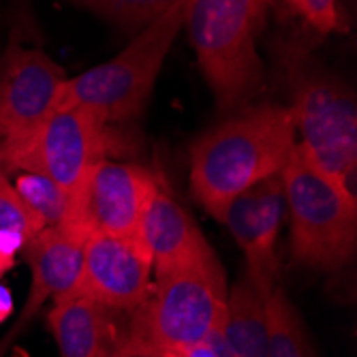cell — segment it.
Instances as JSON below:
<instances>
[{"label":"cell","instance_id":"cell-13","mask_svg":"<svg viewBox=\"0 0 357 357\" xmlns=\"http://www.w3.org/2000/svg\"><path fill=\"white\" fill-rule=\"evenodd\" d=\"M137 238L152 257L156 278L214 255L197 222L160 186L144 212Z\"/></svg>","mask_w":357,"mask_h":357},{"label":"cell","instance_id":"cell-21","mask_svg":"<svg viewBox=\"0 0 357 357\" xmlns=\"http://www.w3.org/2000/svg\"><path fill=\"white\" fill-rule=\"evenodd\" d=\"M107 357H163V351L152 344L146 336L131 330L122 340H118Z\"/></svg>","mask_w":357,"mask_h":357},{"label":"cell","instance_id":"cell-10","mask_svg":"<svg viewBox=\"0 0 357 357\" xmlns=\"http://www.w3.org/2000/svg\"><path fill=\"white\" fill-rule=\"evenodd\" d=\"M284 210V188L278 174L246 188L212 214L242 248L246 272L264 289V294L278 284L276 240Z\"/></svg>","mask_w":357,"mask_h":357},{"label":"cell","instance_id":"cell-19","mask_svg":"<svg viewBox=\"0 0 357 357\" xmlns=\"http://www.w3.org/2000/svg\"><path fill=\"white\" fill-rule=\"evenodd\" d=\"M41 229L45 227L20 199L7 174L0 172V234L17 236L28 244Z\"/></svg>","mask_w":357,"mask_h":357},{"label":"cell","instance_id":"cell-2","mask_svg":"<svg viewBox=\"0 0 357 357\" xmlns=\"http://www.w3.org/2000/svg\"><path fill=\"white\" fill-rule=\"evenodd\" d=\"M298 144L312 163L355 195L357 103L353 90L298 43L280 45Z\"/></svg>","mask_w":357,"mask_h":357},{"label":"cell","instance_id":"cell-9","mask_svg":"<svg viewBox=\"0 0 357 357\" xmlns=\"http://www.w3.org/2000/svg\"><path fill=\"white\" fill-rule=\"evenodd\" d=\"M156 188L158 182L146 167L107 156L86 176L69 222L84 227L90 236L135 238Z\"/></svg>","mask_w":357,"mask_h":357},{"label":"cell","instance_id":"cell-26","mask_svg":"<svg viewBox=\"0 0 357 357\" xmlns=\"http://www.w3.org/2000/svg\"><path fill=\"white\" fill-rule=\"evenodd\" d=\"M284 5L291 9V11H296V13H304V0H284Z\"/></svg>","mask_w":357,"mask_h":357},{"label":"cell","instance_id":"cell-15","mask_svg":"<svg viewBox=\"0 0 357 357\" xmlns=\"http://www.w3.org/2000/svg\"><path fill=\"white\" fill-rule=\"evenodd\" d=\"M222 334L236 357H268L266 294L248 272L227 294Z\"/></svg>","mask_w":357,"mask_h":357},{"label":"cell","instance_id":"cell-16","mask_svg":"<svg viewBox=\"0 0 357 357\" xmlns=\"http://www.w3.org/2000/svg\"><path fill=\"white\" fill-rule=\"evenodd\" d=\"M266 312L270 340L268 357H314L300 312L280 284H274L266 294Z\"/></svg>","mask_w":357,"mask_h":357},{"label":"cell","instance_id":"cell-6","mask_svg":"<svg viewBox=\"0 0 357 357\" xmlns=\"http://www.w3.org/2000/svg\"><path fill=\"white\" fill-rule=\"evenodd\" d=\"M227 276L216 255L158 276L133 328L160 351L188 349L225 326Z\"/></svg>","mask_w":357,"mask_h":357},{"label":"cell","instance_id":"cell-12","mask_svg":"<svg viewBox=\"0 0 357 357\" xmlns=\"http://www.w3.org/2000/svg\"><path fill=\"white\" fill-rule=\"evenodd\" d=\"M88 231L75 222L45 227L24 246V257L30 266V291L20 314V326L37 314L47 300H62L79 291L84 272V248Z\"/></svg>","mask_w":357,"mask_h":357},{"label":"cell","instance_id":"cell-22","mask_svg":"<svg viewBox=\"0 0 357 357\" xmlns=\"http://www.w3.org/2000/svg\"><path fill=\"white\" fill-rule=\"evenodd\" d=\"M204 344L208 347V351L212 353V357H236V353L231 351L229 342H227V338H225V334H222V328L216 330V332H212V334L204 340Z\"/></svg>","mask_w":357,"mask_h":357},{"label":"cell","instance_id":"cell-27","mask_svg":"<svg viewBox=\"0 0 357 357\" xmlns=\"http://www.w3.org/2000/svg\"><path fill=\"white\" fill-rule=\"evenodd\" d=\"M0 172H3V158H0Z\"/></svg>","mask_w":357,"mask_h":357},{"label":"cell","instance_id":"cell-17","mask_svg":"<svg viewBox=\"0 0 357 357\" xmlns=\"http://www.w3.org/2000/svg\"><path fill=\"white\" fill-rule=\"evenodd\" d=\"M11 184L26 208L37 216L43 227H54L71 220L73 197L47 176L37 172H15Z\"/></svg>","mask_w":357,"mask_h":357},{"label":"cell","instance_id":"cell-3","mask_svg":"<svg viewBox=\"0 0 357 357\" xmlns=\"http://www.w3.org/2000/svg\"><path fill=\"white\" fill-rule=\"evenodd\" d=\"M266 20V0H188L184 26L202 73L222 114L250 103L261 88L257 37Z\"/></svg>","mask_w":357,"mask_h":357},{"label":"cell","instance_id":"cell-8","mask_svg":"<svg viewBox=\"0 0 357 357\" xmlns=\"http://www.w3.org/2000/svg\"><path fill=\"white\" fill-rule=\"evenodd\" d=\"M67 79L58 64L35 47L11 45L0 67V158L20 152L58 107Z\"/></svg>","mask_w":357,"mask_h":357},{"label":"cell","instance_id":"cell-1","mask_svg":"<svg viewBox=\"0 0 357 357\" xmlns=\"http://www.w3.org/2000/svg\"><path fill=\"white\" fill-rule=\"evenodd\" d=\"M289 107L246 105L190 146V190L210 214L246 188L278 176L296 148Z\"/></svg>","mask_w":357,"mask_h":357},{"label":"cell","instance_id":"cell-5","mask_svg":"<svg viewBox=\"0 0 357 357\" xmlns=\"http://www.w3.org/2000/svg\"><path fill=\"white\" fill-rule=\"evenodd\" d=\"M186 3L142 28L139 35L112 60L64 79L58 107L88 109L107 124L137 118L184 26Z\"/></svg>","mask_w":357,"mask_h":357},{"label":"cell","instance_id":"cell-25","mask_svg":"<svg viewBox=\"0 0 357 357\" xmlns=\"http://www.w3.org/2000/svg\"><path fill=\"white\" fill-rule=\"evenodd\" d=\"M17 332H22V326H15V330H13V332H11L3 342H0V357H5V355H7V351H9V347L13 344V340H15Z\"/></svg>","mask_w":357,"mask_h":357},{"label":"cell","instance_id":"cell-23","mask_svg":"<svg viewBox=\"0 0 357 357\" xmlns=\"http://www.w3.org/2000/svg\"><path fill=\"white\" fill-rule=\"evenodd\" d=\"M163 357H212L208 347L204 342L188 347V349H176V351H163Z\"/></svg>","mask_w":357,"mask_h":357},{"label":"cell","instance_id":"cell-20","mask_svg":"<svg viewBox=\"0 0 357 357\" xmlns=\"http://www.w3.org/2000/svg\"><path fill=\"white\" fill-rule=\"evenodd\" d=\"M306 22L321 35H330L338 30V11L336 0H304V13Z\"/></svg>","mask_w":357,"mask_h":357},{"label":"cell","instance_id":"cell-18","mask_svg":"<svg viewBox=\"0 0 357 357\" xmlns=\"http://www.w3.org/2000/svg\"><path fill=\"white\" fill-rule=\"evenodd\" d=\"M75 5L124 28H146L186 0H73Z\"/></svg>","mask_w":357,"mask_h":357},{"label":"cell","instance_id":"cell-14","mask_svg":"<svg viewBox=\"0 0 357 357\" xmlns=\"http://www.w3.org/2000/svg\"><path fill=\"white\" fill-rule=\"evenodd\" d=\"M112 312L82 291L56 300L47 323L60 357H107L118 344Z\"/></svg>","mask_w":357,"mask_h":357},{"label":"cell","instance_id":"cell-11","mask_svg":"<svg viewBox=\"0 0 357 357\" xmlns=\"http://www.w3.org/2000/svg\"><path fill=\"white\" fill-rule=\"evenodd\" d=\"M152 257L144 242L92 234L84 248L79 291L109 310H137L150 291Z\"/></svg>","mask_w":357,"mask_h":357},{"label":"cell","instance_id":"cell-7","mask_svg":"<svg viewBox=\"0 0 357 357\" xmlns=\"http://www.w3.org/2000/svg\"><path fill=\"white\" fill-rule=\"evenodd\" d=\"M109 124L82 107H56L30 142L5 165L7 172H37L67 190L73 202L90 169L112 152Z\"/></svg>","mask_w":357,"mask_h":357},{"label":"cell","instance_id":"cell-24","mask_svg":"<svg viewBox=\"0 0 357 357\" xmlns=\"http://www.w3.org/2000/svg\"><path fill=\"white\" fill-rule=\"evenodd\" d=\"M11 306H13V300H11V294L0 284V321H3L9 312H11Z\"/></svg>","mask_w":357,"mask_h":357},{"label":"cell","instance_id":"cell-4","mask_svg":"<svg viewBox=\"0 0 357 357\" xmlns=\"http://www.w3.org/2000/svg\"><path fill=\"white\" fill-rule=\"evenodd\" d=\"M284 204L291 216V252L296 261L336 272L357 248V199L342 184L319 169L296 144L280 172Z\"/></svg>","mask_w":357,"mask_h":357}]
</instances>
